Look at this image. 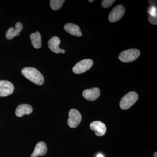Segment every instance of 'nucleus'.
Wrapping results in <instances>:
<instances>
[{"label": "nucleus", "instance_id": "obj_17", "mask_svg": "<svg viewBox=\"0 0 157 157\" xmlns=\"http://www.w3.org/2000/svg\"><path fill=\"white\" fill-rule=\"evenodd\" d=\"M115 2V0H103L102 2V7L104 8H109Z\"/></svg>", "mask_w": 157, "mask_h": 157}, {"label": "nucleus", "instance_id": "obj_4", "mask_svg": "<svg viewBox=\"0 0 157 157\" xmlns=\"http://www.w3.org/2000/svg\"><path fill=\"white\" fill-rule=\"evenodd\" d=\"M93 61L90 59H85L78 62L73 68V72L76 74H81L90 69L93 65Z\"/></svg>", "mask_w": 157, "mask_h": 157}, {"label": "nucleus", "instance_id": "obj_1", "mask_svg": "<svg viewBox=\"0 0 157 157\" xmlns=\"http://www.w3.org/2000/svg\"><path fill=\"white\" fill-rule=\"evenodd\" d=\"M24 76L29 80L38 85L44 83V78L42 73L36 68L25 67L21 70Z\"/></svg>", "mask_w": 157, "mask_h": 157}, {"label": "nucleus", "instance_id": "obj_16", "mask_svg": "<svg viewBox=\"0 0 157 157\" xmlns=\"http://www.w3.org/2000/svg\"><path fill=\"white\" fill-rule=\"evenodd\" d=\"M64 2V0H51V8L52 10L56 11L61 8Z\"/></svg>", "mask_w": 157, "mask_h": 157}, {"label": "nucleus", "instance_id": "obj_3", "mask_svg": "<svg viewBox=\"0 0 157 157\" xmlns=\"http://www.w3.org/2000/svg\"><path fill=\"white\" fill-rule=\"evenodd\" d=\"M140 54V51L135 48H132L122 52L120 54L118 58L121 61L124 63H129L134 61L138 58Z\"/></svg>", "mask_w": 157, "mask_h": 157}, {"label": "nucleus", "instance_id": "obj_22", "mask_svg": "<svg viewBox=\"0 0 157 157\" xmlns=\"http://www.w3.org/2000/svg\"><path fill=\"white\" fill-rule=\"evenodd\" d=\"M157 152H156L154 154V157H157Z\"/></svg>", "mask_w": 157, "mask_h": 157}, {"label": "nucleus", "instance_id": "obj_11", "mask_svg": "<svg viewBox=\"0 0 157 157\" xmlns=\"http://www.w3.org/2000/svg\"><path fill=\"white\" fill-rule=\"evenodd\" d=\"M23 27V26L21 23H16L15 25V28L13 27L10 28L6 32V38L8 39H11L14 37L19 36L20 33L22 31Z\"/></svg>", "mask_w": 157, "mask_h": 157}, {"label": "nucleus", "instance_id": "obj_5", "mask_svg": "<svg viewBox=\"0 0 157 157\" xmlns=\"http://www.w3.org/2000/svg\"><path fill=\"white\" fill-rule=\"evenodd\" d=\"M68 124L71 128H75L81 122L82 116L78 110L75 109H70L69 113Z\"/></svg>", "mask_w": 157, "mask_h": 157}, {"label": "nucleus", "instance_id": "obj_20", "mask_svg": "<svg viewBox=\"0 0 157 157\" xmlns=\"http://www.w3.org/2000/svg\"><path fill=\"white\" fill-rule=\"evenodd\" d=\"M148 2L151 6H156L157 1H148Z\"/></svg>", "mask_w": 157, "mask_h": 157}, {"label": "nucleus", "instance_id": "obj_23", "mask_svg": "<svg viewBox=\"0 0 157 157\" xmlns=\"http://www.w3.org/2000/svg\"><path fill=\"white\" fill-rule=\"evenodd\" d=\"M88 2H90L92 3L94 2V0H89Z\"/></svg>", "mask_w": 157, "mask_h": 157}, {"label": "nucleus", "instance_id": "obj_10", "mask_svg": "<svg viewBox=\"0 0 157 157\" xmlns=\"http://www.w3.org/2000/svg\"><path fill=\"white\" fill-rule=\"evenodd\" d=\"M100 90L97 87L85 90L82 93V95L85 99L90 101H95L100 97Z\"/></svg>", "mask_w": 157, "mask_h": 157}, {"label": "nucleus", "instance_id": "obj_19", "mask_svg": "<svg viewBox=\"0 0 157 157\" xmlns=\"http://www.w3.org/2000/svg\"><path fill=\"white\" fill-rule=\"evenodd\" d=\"M148 21L152 24L154 25H157V16H152L149 15L148 18Z\"/></svg>", "mask_w": 157, "mask_h": 157}, {"label": "nucleus", "instance_id": "obj_18", "mask_svg": "<svg viewBox=\"0 0 157 157\" xmlns=\"http://www.w3.org/2000/svg\"><path fill=\"white\" fill-rule=\"evenodd\" d=\"M148 13L149 15L152 16H157V6H151L149 8Z\"/></svg>", "mask_w": 157, "mask_h": 157}, {"label": "nucleus", "instance_id": "obj_8", "mask_svg": "<svg viewBox=\"0 0 157 157\" xmlns=\"http://www.w3.org/2000/svg\"><path fill=\"white\" fill-rule=\"evenodd\" d=\"M90 128L94 131L96 135L102 136L105 135L107 128L105 124L100 121H94L90 124Z\"/></svg>", "mask_w": 157, "mask_h": 157}, {"label": "nucleus", "instance_id": "obj_6", "mask_svg": "<svg viewBox=\"0 0 157 157\" xmlns=\"http://www.w3.org/2000/svg\"><path fill=\"white\" fill-rule=\"evenodd\" d=\"M125 12V9L122 5L117 6L112 9L108 17L110 22H115L118 21L124 16Z\"/></svg>", "mask_w": 157, "mask_h": 157}, {"label": "nucleus", "instance_id": "obj_12", "mask_svg": "<svg viewBox=\"0 0 157 157\" xmlns=\"http://www.w3.org/2000/svg\"><path fill=\"white\" fill-rule=\"evenodd\" d=\"M47 151L46 144L43 141H40L37 144L31 157H37L44 155Z\"/></svg>", "mask_w": 157, "mask_h": 157}, {"label": "nucleus", "instance_id": "obj_15", "mask_svg": "<svg viewBox=\"0 0 157 157\" xmlns=\"http://www.w3.org/2000/svg\"><path fill=\"white\" fill-rule=\"evenodd\" d=\"M32 44L36 49L40 48L42 46V38L41 34L37 31L35 33H32L30 35Z\"/></svg>", "mask_w": 157, "mask_h": 157}, {"label": "nucleus", "instance_id": "obj_9", "mask_svg": "<svg viewBox=\"0 0 157 157\" xmlns=\"http://www.w3.org/2000/svg\"><path fill=\"white\" fill-rule=\"evenodd\" d=\"M60 39L57 36L52 37L51 39L48 40V48H50L52 52L56 53H65V51L59 47V45L60 44Z\"/></svg>", "mask_w": 157, "mask_h": 157}, {"label": "nucleus", "instance_id": "obj_14", "mask_svg": "<svg viewBox=\"0 0 157 157\" xmlns=\"http://www.w3.org/2000/svg\"><path fill=\"white\" fill-rule=\"evenodd\" d=\"M65 30L71 35L75 36L80 37L82 35L80 28L73 23H67L64 26Z\"/></svg>", "mask_w": 157, "mask_h": 157}, {"label": "nucleus", "instance_id": "obj_7", "mask_svg": "<svg viewBox=\"0 0 157 157\" xmlns=\"http://www.w3.org/2000/svg\"><path fill=\"white\" fill-rule=\"evenodd\" d=\"M14 86L10 82L0 80V97H6L13 93Z\"/></svg>", "mask_w": 157, "mask_h": 157}, {"label": "nucleus", "instance_id": "obj_21", "mask_svg": "<svg viewBox=\"0 0 157 157\" xmlns=\"http://www.w3.org/2000/svg\"><path fill=\"white\" fill-rule=\"evenodd\" d=\"M97 157H104V156L102 154H99L98 155H97Z\"/></svg>", "mask_w": 157, "mask_h": 157}, {"label": "nucleus", "instance_id": "obj_2", "mask_svg": "<svg viewBox=\"0 0 157 157\" xmlns=\"http://www.w3.org/2000/svg\"><path fill=\"white\" fill-rule=\"evenodd\" d=\"M138 99V95L137 93L130 92L122 98L120 103V107L124 110L128 109L137 102Z\"/></svg>", "mask_w": 157, "mask_h": 157}, {"label": "nucleus", "instance_id": "obj_13", "mask_svg": "<svg viewBox=\"0 0 157 157\" xmlns=\"http://www.w3.org/2000/svg\"><path fill=\"white\" fill-rule=\"evenodd\" d=\"M32 106L29 104H21L18 105L16 109L15 114L18 117H21L24 115H29L33 112Z\"/></svg>", "mask_w": 157, "mask_h": 157}]
</instances>
